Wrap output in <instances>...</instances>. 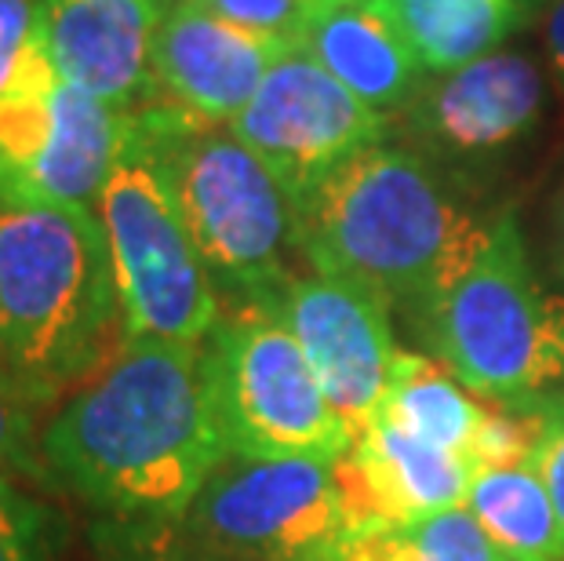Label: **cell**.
Masks as SVG:
<instances>
[{"mask_svg": "<svg viewBox=\"0 0 564 561\" xmlns=\"http://www.w3.org/2000/svg\"><path fill=\"white\" fill-rule=\"evenodd\" d=\"M226 441L204 343L121 339L41 427V467L117 525H178Z\"/></svg>", "mask_w": 564, "mask_h": 561, "instance_id": "6da1fadb", "label": "cell"}, {"mask_svg": "<svg viewBox=\"0 0 564 561\" xmlns=\"http://www.w3.org/2000/svg\"><path fill=\"white\" fill-rule=\"evenodd\" d=\"M299 252L310 270L419 314L485 241L488 223L466 208L426 153L365 150L299 205Z\"/></svg>", "mask_w": 564, "mask_h": 561, "instance_id": "7a4b0ae2", "label": "cell"}, {"mask_svg": "<svg viewBox=\"0 0 564 561\" xmlns=\"http://www.w3.org/2000/svg\"><path fill=\"white\" fill-rule=\"evenodd\" d=\"M121 339L99 216L0 201V384L44 409L77 390Z\"/></svg>", "mask_w": 564, "mask_h": 561, "instance_id": "3957f363", "label": "cell"}, {"mask_svg": "<svg viewBox=\"0 0 564 561\" xmlns=\"http://www.w3.org/2000/svg\"><path fill=\"white\" fill-rule=\"evenodd\" d=\"M131 121L158 153L219 300L270 306L295 278L292 259H303L295 205L278 175L230 125L200 121L161 99L131 110Z\"/></svg>", "mask_w": 564, "mask_h": 561, "instance_id": "277c9868", "label": "cell"}, {"mask_svg": "<svg viewBox=\"0 0 564 561\" xmlns=\"http://www.w3.org/2000/svg\"><path fill=\"white\" fill-rule=\"evenodd\" d=\"M437 362L491 404L564 387V295L539 284L513 212L488 223L459 273L415 314Z\"/></svg>", "mask_w": 564, "mask_h": 561, "instance_id": "5b68a950", "label": "cell"}, {"mask_svg": "<svg viewBox=\"0 0 564 561\" xmlns=\"http://www.w3.org/2000/svg\"><path fill=\"white\" fill-rule=\"evenodd\" d=\"M124 339L204 343L223 317L215 281L186 230L158 153L128 114V136L99 205Z\"/></svg>", "mask_w": 564, "mask_h": 561, "instance_id": "8992f818", "label": "cell"}, {"mask_svg": "<svg viewBox=\"0 0 564 561\" xmlns=\"http://www.w3.org/2000/svg\"><path fill=\"white\" fill-rule=\"evenodd\" d=\"M226 452L241 460L339 463L354 445L306 350L270 306H226L204 339Z\"/></svg>", "mask_w": 564, "mask_h": 561, "instance_id": "52a82bcc", "label": "cell"}, {"mask_svg": "<svg viewBox=\"0 0 564 561\" xmlns=\"http://www.w3.org/2000/svg\"><path fill=\"white\" fill-rule=\"evenodd\" d=\"M350 525L335 463L226 456L178 532L215 561H324Z\"/></svg>", "mask_w": 564, "mask_h": 561, "instance_id": "ba28073f", "label": "cell"}, {"mask_svg": "<svg viewBox=\"0 0 564 561\" xmlns=\"http://www.w3.org/2000/svg\"><path fill=\"white\" fill-rule=\"evenodd\" d=\"M128 114L66 85L41 33L0 95V201L91 208L121 158Z\"/></svg>", "mask_w": 564, "mask_h": 561, "instance_id": "9c48e42d", "label": "cell"}, {"mask_svg": "<svg viewBox=\"0 0 564 561\" xmlns=\"http://www.w3.org/2000/svg\"><path fill=\"white\" fill-rule=\"evenodd\" d=\"M230 131L278 175L299 212L335 172L387 139V117L343 88L306 47H288Z\"/></svg>", "mask_w": 564, "mask_h": 561, "instance_id": "30bf717a", "label": "cell"}, {"mask_svg": "<svg viewBox=\"0 0 564 561\" xmlns=\"http://www.w3.org/2000/svg\"><path fill=\"white\" fill-rule=\"evenodd\" d=\"M270 310H278L292 328L324 393L357 438L387 401L401 357L390 306L361 284L310 270L295 273Z\"/></svg>", "mask_w": 564, "mask_h": 561, "instance_id": "8fae6325", "label": "cell"}, {"mask_svg": "<svg viewBox=\"0 0 564 561\" xmlns=\"http://www.w3.org/2000/svg\"><path fill=\"white\" fill-rule=\"evenodd\" d=\"M546 106V80L524 52H491L419 88L408 128L444 158H491L521 142Z\"/></svg>", "mask_w": 564, "mask_h": 561, "instance_id": "7c38bea8", "label": "cell"}, {"mask_svg": "<svg viewBox=\"0 0 564 561\" xmlns=\"http://www.w3.org/2000/svg\"><path fill=\"white\" fill-rule=\"evenodd\" d=\"M153 0H41V44L66 85L131 114L153 103Z\"/></svg>", "mask_w": 564, "mask_h": 561, "instance_id": "4fadbf2b", "label": "cell"}, {"mask_svg": "<svg viewBox=\"0 0 564 561\" xmlns=\"http://www.w3.org/2000/svg\"><path fill=\"white\" fill-rule=\"evenodd\" d=\"M288 47L292 44L259 37L186 0L161 19L153 44V99L200 121L230 125Z\"/></svg>", "mask_w": 564, "mask_h": 561, "instance_id": "5bb4252c", "label": "cell"}, {"mask_svg": "<svg viewBox=\"0 0 564 561\" xmlns=\"http://www.w3.org/2000/svg\"><path fill=\"white\" fill-rule=\"evenodd\" d=\"M335 471L357 521H419L459 510L477 463L379 412Z\"/></svg>", "mask_w": 564, "mask_h": 561, "instance_id": "9a60e30c", "label": "cell"}, {"mask_svg": "<svg viewBox=\"0 0 564 561\" xmlns=\"http://www.w3.org/2000/svg\"><path fill=\"white\" fill-rule=\"evenodd\" d=\"M299 47L376 114H404L426 69L379 0H335L314 19Z\"/></svg>", "mask_w": 564, "mask_h": 561, "instance_id": "2e32d148", "label": "cell"}, {"mask_svg": "<svg viewBox=\"0 0 564 561\" xmlns=\"http://www.w3.org/2000/svg\"><path fill=\"white\" fill-rule=\"evenodd\" d=\"M543 4L546 0H379L434 77L499 52L502 41L539 19Z\"/></svg>", "mask_w": 564, "mask_h": 561, "instance_id": "e0dca14e", "label": "cell"}, {"mask_svg": "<svg viewBox=\"0 0 564 561\" xmlns=\"http://www.w3.org/2000/svg\"><path fill=\"white\" fill-rule=\"evenodd\" d=\"M463 510L477 521L499 558L564 561L561 525L532 456L477 467Z\"/></svg>", "mask_w": 564, "mask_h": 561, "instance_id": "ac0fdd59", "label": "cell"}, {"mask_svg": "<svg viewBox=\"0 0 564 561\" xmlns=\"http://www.w3.org/2000/svg\"><path fill=\"white\" fill-rule=\"evenodd\" d=\"M379 412L444 449H455L481 463V438L491 420V401L463 387L437 357L401 350Z\"/></svg>", "mask_w": 564, "mask_h": 561, "instance_id": "d6986e66", "label": "cell"}, {"mask_svg": "<svg viewBox=\"0 0 564 561\" xmlns=\"http://www.w3.org/2000/svg\"><path fill=\"white\" fill-rule=\"evenodd\" d=\"M324 561H499L466 510L419 521H357Z\"/></svg>", "mask_w": 564, "mask_h": 561, "instance_id": "ffe728a7", "label": "cell"}, {"mask_svg": "<svg viewBox=\"0 0 564 561\" xmlns=\"http://www.w3.org/2000/svg\"><path fill=\"white\" fill-rule=\"evenodd\" d=\"M63 521L37 496L0 474V561H58Z\"/></svg>", "mask_w": 564, "mask_h": 561, "instance_id": "44dd1931", "label": "cell"}, {"mask_svg": "<svg viewBox=\"0 0 564 561\" xmlns=\"http://www.w3.org/2000/svg\"><path fill=\"white\" fill-rule=\"evenodd\" d=\"M194 4L208 8L212 15L234 22V26L259 33V37L299 47L314 19L335 0H194Z\"/></svg>", "mask_w": 564, "mask_h": 561, "instance_id": "7402d4cb", "label": "cell"}, {"mask_svg": "<svg viewBox=\"0 0 564 561\" xmlns=\"http://www.w3.org/2000/svg\"><path fill=\"white\" fill-rule=\"evenodd\" d=\"M102 561H215L178 532V525H117L102 529Z\"/></svg>", "mask_w": 564, "mask_h": 561, "instance_id": "603a6c76", "label": "cell"}, {"mask_svg": "<svg viewBox=\"0 0 564 561\" xmlns=\"http://www.w3.org/2000/svg\"><path fill=\"white\" fill-rule=\"evenodd\" d=\"M543 485L554 504L564 547V393H543L535 401V452H532Z\"/></svg>", "mask_w": 564, "mask_h": 561, "instance_id": "cb8c5ba5", "label": "cell"}, {"mask_svg": "<svg viewBox=\"0 0 564 561\" xmlns=\"http://www.w3.org/2000/svg\"><path fill=\"white\" fill-rule=\"evenodd\" d=\"M33 404L0 384V474H44L41 431L33 427Z\"/></svg>", "mask_w": 564, "mask_h": 561, "instance_id": "d4e9b609", "label": "cell"}, {"mask_svg": "<svg viewBox=\"0 0 564 561\" xmlns=\"http://www.w3.org/2000/svg\"><path fill=\"white\" fill-rule=\"evenodd\" d=\"M41 0H0V95L15 85L22 63L37 44Z\"/></svg>", "mask_w": 564, "mask_h": 561, "instance_id": "484cf974", "label": "cell"}, {"mask_svg": "<svg viewBox=\"0 0 564 561\" xmlns=\"http://www.w3.org/2000/svg\"><path fill=\"white\" fill-rule=\"evenodd\" d=\"M539 33H543L550 80H554L564 103V0H546L543 11H539Z\"/></svg>", "mask_w": 564, "mask_h": 561, "instance_id": "4316f807", "label": "cell"}, {"mask_svg": "<svg viewBox=\"0 0 564 561\" xmlns=\"http://www.w3.org/2000/svg\"><path fill=\"white\" fill-rule=\"evenodd\" d=\"M554 262H557V273L564 278V186L554 201Z\"/></svg>", "mask_w": 564, "mask_h": 561, "instance_id": "83f0119b", "label": "cell"}, {"mask_svg": "<svg viewBox=\"0 0 564 561\" xmlns=\"http://www.w3.org/2000/svg\"><path fill=\"white\" fill-rule=\"evenodd\" d=\"M153 4H158V11H161V15H167V11H172V8H178V4H186V0H153Z\"/></svg>", "mask_w": 564, "mask_h": 561, "instance_id": "f1b7e54d", "label": "cell"}, {"mask_svg": "<svg viewBox=\"0 0 564 561\" xmlns=\"http://www.w3.org/2000/svg\"><path fill=\"white\" fill-rule=\"evenodd\" d=\"M499 561H518V558H499Z\"/></svg>", "mask_w": 564, "mask_h": 561, "instance_id": "f546056e", "label": "cell"}]
</instances>
